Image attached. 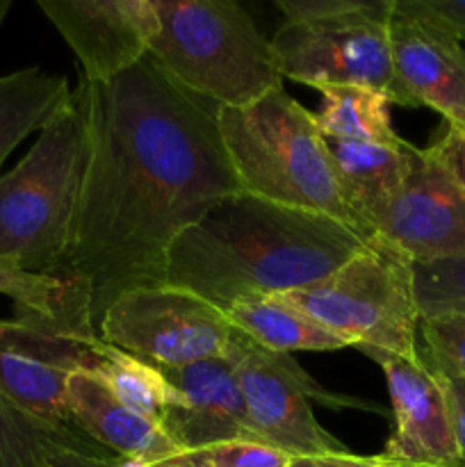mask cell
<instances>
[{
    "mask_svg": "<svg viewBox=\"0 0 465 467\" xmlns=\"http://www.w3.org/2000/svg\"><path fill=\"white\" fill-rule=\"evenodd\" d=\"M217 123L242 192L372 237L346 205L315 114L283 87L246 108H217Z\"/></svg>",
    "mask_w": 465,
    "mask_h": 467,
    "instance_id": "obj_3",
    "label": "cell"
},
{
    "mask_svg": "<svg viewBox=\"0 0 465 467\" xmlns=\"http://www.w3.org/2000/svg\"><path fill=\"white\" fill-rule=\"evenodd\" d=\"M451 467H465V463H460V461H459V463H454Z\"/></svg>",
    "mask_w": 465,
    "mask_h": 467,
    "instance_id": "obj_35",
    "label": "cell"
},
{
    "mask_svg": "<svg viewBox=\"0 0 465 467\" xmlns=\"http://www.w3.org/2000/svg\"><path fill=\"white\" fill-rule=\"evenodd\" d=\"M64 401L68 424L119 459L162 463L178 454L162 427L119 404L112 392L91 374H73Z\"/></svg>",
    "mask_w": 465,
    "mask_h": 467,
    "instance_id": "obj_16",
    "label": "cell"
},
{
    "mask_svg": "<svg viewBox=\"0 0 465 467\" xmlns=\"http://www.w3.org/2000/svg\"><path fill=\"white\" fill-rule=\"evenodd\" d=\"M290 467H388L378 456H358L349 450L340 454H317L296 456L290 461Z\"/></svg>",
    "mask_w": 465,
    "mask_h": 467,
    "instance_id": "obj_32",
    "label": "cell"
},
{
    "mask_svg": "<svg viewBox=\"0 0 465 467\" xmlns=\"http://www.w3.org/2000/svg\"><path fill=\"white\" fill-rule=\"evenodd\" d=\"M9 7H12V0H0V26H3L5 16H7Z\"/></svg>",
    "mask_w": 465,
    "mask_h": 467,
    "instance_id": "obj_34",
    "label": "cell"
},
{
    "mask_svg": "<svg viewBox=\"0 0 465 467\" xmlns=\"http://www.w3.org/2000/svg\"><path fill=\"white\" fill-rule=\"evenodd\" d=\"M392 59L401 85L418 103L445 119L447 128L465 130V48L429 23L392 12Z\"/></svg>",
    "mask_w": 465,
    "mask_h": 467,
    "instance_id": "obj_15",
    "label": "cell"
},
{
    "mask_svg": "<svg viewBox=\"0 0 465 467\" xmlns=\"http://www.w3.org/2000/svg\"><path fill=\"white\" fill-rule=\"evenodd\" d=\"M276 299L345 337L354 349L372 347L399 356L419 351L413 263L377 235L331 276Z\"/></svg>",
    "mask_w": 465,
    "mask_h": 467,
    "instance_id": "obj_6",
    "label": "cell"
},
{
    "mask_svg": "<svg viewBox=\"0 0 465 467\" xmlns=\"http://www.w3.org/2000/svg\"><path fill=\"white\" fill-rule=\"evenodd\" d=\"M87 374L98 379L119 404L160 427L169 400L167 379L160 368L100 340L98 358Z\"/></svg>",
    "mask_w": 465,
    "mask_h": 467,
    "instance_id": "obj_21",
    "label": "cell"
},
{
    "mask_svg": "<svg viewBox=\"0 0 465 467\" xmlns=\"http://www.w3.org/2000/svg\"><path fill=\"white\" fill-rule=\"evenodd\" d=\"M114 454L96 445L87 436L62 442L50 456L48 467H112Z\"/></svg>",
    "mask_w": 465,
    "mask_h": 467,
    "instance_id": "obj_29",
    "label": "cell"
},
{
    "mask_svg": "<svg viewBox=\"0 0 465 467\" xmlns=\"http://www.w3.org/2000/svg\"><path fill=\"white\" fill-rule=\"evenodd\" d=\"M160 372L169 386L160 427L178 451L205 450L223 442L264 445L251 422L231 354Z\"/></svg>",
    "mask_w": 465,
    "mask_h": 467,
    "instance_id": "obj_13",
    "label": "cell"
},
{
    "mask_svg": "<svg viewBox=\"0 0 465 467\" xmlns=\"http://www.w3.org/2000/svg\"><path fill=\"white\" fill-rule=\"evenodd\" d=\"M290 456L255 442H223L194 451H178L167 467H290Z\"/></svg>",
    "mask_w": 465,
    "mask_h": 467,
    "instance_id": "obj_25",
    "label": "cell"
},
{
    "mask_svg": "<svg viewBox=\"0 0 465 467\" xmlns=\"http://www.w3.org/2000/svg\"><path fill=\"white\" fill-rule=\"evenodd\" d=\"M419 354H422L424 360L436 369L442 386H445L447 397H450L451 418H454L456 441H459V450H460V463H465V379L459 377L456 372H451L450 368H445V365L438 363V360H433L431 356L424 354L422 349H419Z\"/></svg>",
    "mask_w": 465,
    "mask_h": 467,
    "instance_id": "obj_30",
    "label": "cell"
},
{
    "mask_svg": "<svg viewBox=\"0 0 465 467\" xmlns=\"http://www.w3.org/2000/svg\"><path fill=\"white\" fill-rule=\"evenodd\" d=\"M82 436L32 418L0 395V467H48L62 442Z\"/></svg>",
    "mask_w": 465,
    "mask_h": 467,
    "instance_id": "obj_23",
    "label": "cell"
},
{
    "mask_svg": "<svg viewBox=\"0 0 465 467\" xmlns=\"http://www.w3.org/2000/svg\"><path fill=\"white\" fill-rule=\"evenodd\" d=\"M369 237L253 194L226 196L171 246L164 283L226 313L232 304L310 287L331 276Z\"/></svg>",
    "mask_w": 465,
    "mask_h": 467,
    "instance_id": "obj_2",
    "label": "cell"
},
{
    "mask_svg": "<svg viewBox=\"0 0 465 467\" xmlns=\"http://www.w3.org/2000/svg\"><path fill=\"white\" fill-rule=\"evenodd\" d=\"M392 0H276L287 23L328 21V18L354 16L386 9Z\"/></svg>",
    "mask_w": 465,
    "mask_h": 467,
    "instance_id": "obj_27",
    "label": "cell"
},
{
    "mask_svg": "<svg viewBox=\"0 0 465 467\" xmlns=\"http://www.w3.org/2000/svg\"><path fill=\"white\" fill-rule=\"evenodd\" d=\"M85 171L59 272L89 296L94 327L132 290L164 285L178 237L212 205L240 194L217 108L150 57L108 82L80 78Z\"/></svg>",
    "mask_w": 465,
    "mask_h": 467,
    "instance_id": "obj_1",
    "label": "cell"
},
{
    "mask_svg": "<svg viewBox=\"0 0 465 467\" xmlns=\"http://www.w3.org/2000/svg\"><path fill=\"white\" fill-rule=\"evenodd\" d=\"M381 365L395 418V431L378 459L386 465L451 467L460 461L450 397L424 356H399L360 347Z\"/></svg>",
    "mask_w": 465,
    "mask_h": 467,
    "instance_id": "obj_12",
    "label": "cell"
},
{
    "mask_svg": "<svg viewBox=\"0 0 465 467\" xmlns=\"http://www.w3.org/2000/svg\"><path fill=\"white\" fill-rule=\"evenodd\" d=\"M395 0L386 9L328 21L283 23L274 35L281 76L313 89L367 87L404 108H418L397 76L390 23Z\"/></svg>",
    "mask_w": 465,
    "mask_h": 467,
    "instance_id": "obj_7",
    "label": "cell"
},
{
    "mask_svg": "<svg viewBox=\"0 0 465 467\" xmlns=\"http://www.w3.org/2000/svg\"><path fill=\"white\" fill-rule=\"evenodd\" d=\"M324 140L336 164L346 205L367 228L369 235H374V219L397 194L408 173L413 144L406 140L395 141V144L328 140V137Z\"/></svg>",
    "mask_w": 465,
    "mask_h": 467,
    "instance_id": "obj_17",
    "label": "cell"
},
{
    "mask_svg": "<svg viewBox=\"0 0 465 467\" xmlns=\"http://www.w3.org/2000/svg\"><path fill=\"white\" fill-rule=\"evenodd\" d=\"M372 231L413 265L465 258V194L431 146H413L408 173Z\"/></svg>",
    "mask_w": 465,
    "mask_h": 467,
    "instance_id": "obj_11",
    "label": "cell"
},
{
    "mask_svg": "<svg viewBox=\"0 0 465 467\" xmlns=\"http://www.w3.org/2000/svg\"><path fill=\"white\" fill-rule=\"evenodd\" d=\"M228 354L235 360L237 379L255 431L264 445L290 459L346 451V447L317 422L313 401L331 409L351 406L383 413L374 404L331 395L319 388L292 356L263 349L237 331Z\"/></svg>",
    "mask_w": 465,
    "mask_h": 467,
    "instance_id": "obj_10",
    "label": "cell"
},
{
    "mask_svg": "<svg viewBox=\"0 0 465 467\" xmlns=\"http://www.w3.org/2000/svg\"><path fill=\"white\" fill-rule=\"evenodd\" d=\"M433 150L445 164L447 171L456 181V185L463 190L465 194V130H454V128H445L436 140L431 141Z\"/></svg>",
    "mask_w": 465,
    "mask_h": 467,
    "instance_id": "obj_31",
    "label": "cell"
},
{
    "mask_svg": "<svg viewBox=\"0 0 465 467\" xmlns=\"http://www.w3.org/2000/svg\"><path fill=\"white\" fill-rule=\"evenodd\" d=\"M100 336L82 319L16 313L0 319V395L32 418L59 429L67 420V383L91 372Z\"/></svg>",
    "mask_w": 465,
    "mask_h": 467,
    "instance_id": "obj_9",
    "label": "cell"
},
{
    "mask_svg": "<svg viewBox=\"0 0 465 467\" xmlns=\"http://www.w3.org/2000/svg\"><path fill=\"white\" fill-rule=\"evenodd\" d=\"M71 94L67 78L39 67L0 76V167L27 135L41 130L67 105Z\"/></svg>",
    "mask_w": 465,
    "mask_h": 467,
    "instance_id": "obj_19",
    "label": "cell"
},
{
    "mask_svg": "<svg viewBox=\"0 0 465 467\" xmlns=\"http://www.w3.org/2000/svg\"><path fill=\"white\" fill-rule=\"evenodd\" d=\"M419 319L433 315H465V258L413 265Z\"/></svg>",
    "mask_w": 465,
    "mask_h": 467,
    "instance_id": "obj_24",
    "label": "cell"
},
{
    "mask_svg": "<svg viewBox=\"0 0 465 467\" xmlns=\"http://www.w3.org/2000/svg\"><path fill=\"white\" fill-rule=\"evenodd\" d=\"M422 351L465 379V315L445 313L419 319Z\"/></svg>",
    "mask_w": 465,
    "mask_h": 467,
    "instance_id": "obj_26",
    "label": "cell"
},
{
    "mask_svg": "<svg viewBox=\"0 0 465 467\" xmlns=\"http://www.w3.org/2000/svg\"><path fill=\"white\" fill-rule=\"evenodd\" d=\"M322 105L315 114L319 132L328 140L395 144L399 132L392 126L390 99L367 87H322Z\"/></svg>",
    "mask_w": 465,
    "mask_h": 467,
    "instance_id": "obj_20",
    "label": "cell"
},
{
    "mask_svg": "<svg viewBox=\"0 0 465 467\" xmlns=\"http://www.w3.org/2000/svg\"><path fill=\"white\" fill-rule=\"evenodd\" d=\"M80 62V78L108 82L149 57L158 32L153 0H39Z\"/></svg>",
    "mask_w": 465,
    "mask_h": 467,
    "instance_id": "obj_14",
    "label": "cell"
},
{
    "mask_svg": "<svg viewBox=\"0 0 465 467\" xmlns=\"http://www.w3.org/2000/svg\"><path fill=\"white\" fill-rule=\"evenodd\" d=\"M96 331L103 342L160 369L222 358L235 336L223 310L167 283L119 296Z\"/></svg>",
    "mask_w": 465,
    "mask_h": 467,
    "instance_id": "obj_8",
    "label": "cell"
},
{
    "mask_svg": "<svg viewBox=\"0 0 465 467\" xmlns=\"http://www.w3.org/2000/svg\"><path fill=\"white\" fill-rule=\"evenodd\" d=\"M395 14L429 23L465 41V0H395Z\"/></svg>",
    "mask_w": 465,
    "mask_h": 467,
    "instance_id": "obj_28",
    "label": "cell"
},
{
    "mask_svg": "<svg viewBox=\"0 0 465 467\" xmlns=\"http://www.w3.org/2000/svg\"><path fill=\"white\" fill-rule=\"evenodd\" d=\"M158 32L149 57L176 85L214 108H246L281 89L272 39L228 0H153Z\"/></svg>",
    "mask_w": 465,
    "mask_h": 467,
    "instance_id": "obj_4",
    "label": "cell"
},
{
    "mask_svg": "<svg viewBox=\"0 0 465 467\" xmlns=\"http://www.w3.org/2000/svg\"><path fill=\"white\" fill-rule=\"evenodd\" d=\"M388 467H404V465H388Z\"/></svg>",
    "mask_w": 465,
    "mask_h": 467,
    "instance_id": "obj_36",
    "label": "cell"
},
{
    "mask_svg": "<svg viewBox=\"0 0 465 467\" xmlns=\"http://www.w3.org/2000/svg\"><path fill=\"white\" fill-rule=\"evenodd\" d=\"M85 150V114L73 91L26 158L0 176L3 263L35 274L59 272L71 244Z\"/></svg>",
    "mask_w": 465,
    "mask_h": 467,
    "instance_id": "obj_5",
    "label": "cell"
},
{
    "mask_svg": "<svg viewBox=\"0 0 465 467\" xmlns=\"http://www.w3.org/2000/svg\"><path fill=\"white\" fill-rule=\"evenodd\" d=\"M0 295L14 301L16 313L82 319L94 327L87 290L78 278L64 272L35 274L0 260Z\"/></svg>",
    "mask_w": 465,
    "mask_h": 467,
    "instance_id": "obj_22",
    "label": "cell"
},
{
    "mask_svg": "<svg viewBox=\"0 0 465 467\" xmlns=\"http://www.w3.org/2000/svg\"><path fill=\"white\" fill-rule=\"evenodd\" d=\"M228 322L237 333L251 340L263 349L274 354H287L292 351H340L349 349L351 342L336 336L301 313L294 306L267 296V299H251L232 304L226 310Z\"/></svg>",
    "mask_w": 465,
    "mask_h": 467,
    "instance_id": "obj_18",
    "label": "cell"
},
{
    "mask_svg": "<svg viewBox=\"0 0 465 467\" xmlns=\"http://www.w3.org/2000/svg\"><path fill=\"white\" fill-rule=\"evenodd\" d=\"M112 467H167V465L164 463H137V461H128V459H119V456H114Z\"/></svg>",
    "mask_w": 465,
    "mask_h": 467,
    "instance_id": "obj_33",
    "label": "cell"
}]
</instances>
